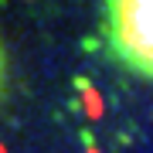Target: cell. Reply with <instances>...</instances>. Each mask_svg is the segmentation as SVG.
<instances>
[{"instance_id": "obj_1", "label": "cell", "mask_w": 153, "mask_h": 153, "mask_svg": "<svg viewBox=\"0 0 153 153\" xmlns=\"http://www.w3.org/2000/svg\"><path fill=\"white\" fill-rule=\"evenodd\" d=\"M109 51L123 68L153 78V0H105Z\"/></svg>"}]
</instances>
